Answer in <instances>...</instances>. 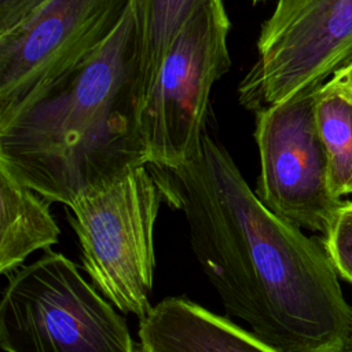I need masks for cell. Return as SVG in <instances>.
I'll return each instance as SVG.
<instances>
[{
	"label": "cell",
	"mask_w": 352,
	"mask_h": 352,
	"mask_svg": "<svg viewBox=\"0 0 352 352\" xmlns=\"http://www.w3.org/2000/svg\"><path fill=\"white\" fill-rule=\"evenodd\" d=\"M253 1H260V0H253Z\"/></svg>",
	"instance_id": "obj_17"
},
{
	"label": "cell",
	"mask_w": 352,
	"mask_h": 352,
	"mask_svg": "<svg viewBox=\"0 0 352 352\" xmlns=\"http://www.w3.org/2000/svg\"><path fill=\"white\" fill-rule=\"evenodd\" d=\"M318 88L254 111L260 157L254 192L279 217L324 235L344 201L330 188L315 117Z\"/></svg>",
	"instance_id": "obj_8"
},
{
	"label": "cell",
	"mask_w": 352,
	"mask_h": 352,
	"mask_svg": "<svg viewBox=\"0 0 352 352\" xmlns=\"http://www.w3.org/2000/svg\"><path fill=\"white\" fill-rule=\"evenodd\" d=\"M139 352H282L227 318L168 297L139 319Z\"/></svg>",
	"instance_id": "obj_9"
},
{
	"label": "cell",
	"mask_w": 352,
	"mask_h": 352,
	"mask_svg": "<svg viewBox=\"0 0 352 352\" xmlns=\"http://www.w3.org/2000/svg\"><path fill=\"white\" fill-rule=\"evenodd\" d=\"M223 0H201L176 34L140 110L146 164L173 169L201 148L210 94L231 66Z\"/></svg>",
	"instance_id": "obj_5"
},
{
	"label": "cell",
	"mask_w": 352,
	"mask_h": 352,
	"mask_svg": "<svg viewBox=\"0 0 352 352\" xmlns=\"http://www.w3.org/2000/svg\"><path fill=\"white\" fill-rule=\"evenodd\" d=\"M160 170L228 314L282 352H349L352 307L322 241L270 210L221 143L205 132L192 161Z\"/></svg>",
	"instance_id": "obj_1"
},
{
	"label": "cell",
	"mask_w": 352,
	"mask_h": 352,
	"mask_svg": "<svg viewBox=\"0 0 352 352\" xmlns=\"http://www.w3.org/2000/svg\"><path fill=\"white\" fill-rule=\"evenodd\" d=\"M324 84L352 99V63L336 72L327 81H324Z\"/></svg>",
	"instance_id": "obj_15"
},
{
	"label": "cell",
	"mask_w": 352,
	"mask_h": 352,
	"mask_svg": "<svg viewBox=\"0 0 352 352\" xmlns=\"http://www.w3.org/2000/svg\"><path fill=\"white\" fill-rule=\"evenodd\" d=\"M135 1L87 63L0 121V166L67 208L85 191L147 165L136 102Z\"/></svg>",
	"instance_id": "obj_2"
},
{
	"label": "cell",
	"mask_w": 352,
	"mask_h": 352,
	"mask_svg": "<svg viewBox=\"0 0 352 352\" xmlns=\"http://www.w3.org/2000/svg\"><path fill=\"white\" fill-rule=\"evenodd\" d=\"M352 63V0H278L257 38V58L239 81L252 111L327 81Z\"/></svg>",
	"instance_id": "obj_6"
},
{
	"label": "cell",
	"mask_w": 352,
	"mask_h": 352,
	"mask_svg": "<svg viewBox=\"0 0 352 352\" xmlns=\"http://www.w3.org/2000/svg\"><path fill=\"white\" fill-rule=\"evenodd\" d=\"M51 0H0V36L15 29Z\"/></svg>",
	"instance_id": "obj_14"
},
{
	"label": "cell",
	"mask_w": 352,
	"mask_h": 352,
	"mask_svg": "<svg viewBox=\"0 0 352 352\" xmlns=\"http://www.w3.org/2000/svg\"><path fill=\"white\" fill-rule=\"evenodd\" d=\"M164 199L157 173L140 165L89 188L69 206L92 283L116 308L139 319L151 309L154 227Z\"/></svg>",
	"instance_id": "obj_4"
},
{
	"label": "cell",
	"mask_w": 352,
	"mask_h": 352,
	"mask_svg": "<svg viewBox=\"0 0 352 352\" xmlns=\"http://www.w3.org/2000/svg\"><path fill=\"white\" fill-rule=\"evenodd\" d=\"M338 276L352 285V201H344L320 239Z\"/></svg>",
	"instance_id": "obj_13"
},
{
	"label": "cell",
	"mask_w": 352,
	"mask_h": 352,
	"mask_svg": "<svg viewBox=\"0 0 352 352\" xmlns=\"http://www.w3.org/2000/svg\"><path fill=\"white\" fill-rule=\"evenodd\" d=\"M351 194H352V191H351Z\"/></svg>",
	"instance_id": "obj_18"
},
{
	"label": "cell",
	"mask_w": 352,
	"mask_h": 352,
	"mask_svg": "<svg viewBox=\"0 0 352 352\" xmlns=\"http://www.w3.org/2000/svg\"><path fill=\"white\" fill-rule=\"evenodd\" d=\"M349 352H352V341H351V349H349Z\"/></svg>",
	"instance_id": "obj_16"
},
{
	"label": "cell",
	"mask_w": 352,
	"mask_h": 352,
	"mask_svg": "<svg viewBox=\"0 0 352 352\" xmlns=\"http://www.w3.org/2000/svg\"><path fill=\"white\" fill-rule=\"evenodd\" d=\"M135 0H51L0 36V121L87 63Z\"/></svg>",
	"instance_id": "obj_7"
},
{
	"label": "cell",
	"mask_w": 352,
	"mask_h": 352,
	"mask_svg": "<svg viewBox=\"0 0 352 352\" xmlns=\"http://www.w3.org/2000/svg\"><path fill=\"white\" fill-rule=\"evenodd\" d=\"M315 117L330 188L341 199L352 191V99L323 82L316 94Z\"/></svg>",
	"instance_id": "obj_12"
},
{
	"label": "cell",
	"mask_w": 352,
	"mask_h": 352,
	"mask_svg": "<svg viewBox=\"0 0 352 352\" xmlns=\"http://www.w3.org/2000/svg\"><path fill=\"white\" fill-rule=\"evenodd\" d=\"M201 0H135L138 26L136 102L140 110L158 77L169 48Z\"/></svg>",
	"instance_id": "obj_11"
},
{
	"label": "cell",
	"mask_w": 352,
	"mask_h": 352,
	"mask_svg": "<svg viewBox=\"0 0 352 352\" xmlns=\"http://www.w3.org/2000/svg\"><path fill=\"white\" fill-rule=\"evenodd\" d=\"M50 201L0 166V272L11 274L36 250L58 243Z\"/></svg>",
	"instance_id": "obj_10"
},
{
	"label": "cell",
	"mask_w": 352,
	"mask_h": 352,
	"mask_svg": "<svg viewBox=\"0 0 352 352\" xmlns=\"http://www.w3.org/2000/svg\"><path fill=\"white\" fill-rule=\"evenodd\" d=\"M4 352H135L128 326L77 265L48 250L10 274L0 304Z\"/></svg>",
	"instance_id": "obj_3"
}]
</instances>
